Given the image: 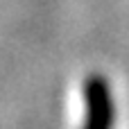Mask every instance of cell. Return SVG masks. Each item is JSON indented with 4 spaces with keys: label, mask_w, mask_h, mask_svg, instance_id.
<instances>
[{
    "label": "cell",
    "mask_w": 129,
    "mask_h": 129,
    "mask_svg": "<svg viewBox=\"0 0 129 129\" xmlns=\"http://www.w3.org/2000/svg\"><path fill=\"white\" fill-rule=\"evenodd\" d=\"M82 100H84V118L82 129H116L118 125V104L111 79L93 70L82 82Z\"/></svg>",
    "instance_id": "obj_1"
}]
</instances>
